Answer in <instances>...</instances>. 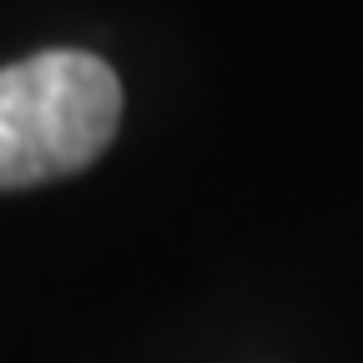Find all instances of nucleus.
I'll list each match as a JSON object with an SVG mask.
<instances>
[{
	"label": "nucleus",
	"mask_w": 363,
	"mask_h": 363,
	"mask_svg": "<svg viewBox=\"0 0 363 363\" xmlns=\"http://www.w3.org/2000/svg\"><path fill=\"white\" fill-rule=\"evenodd\" d=\"M121 126V81L91 51L0 66V192L91 167Z\"/></svg>",
	"instance_id": "f257e3e1"
}]
</instances>
